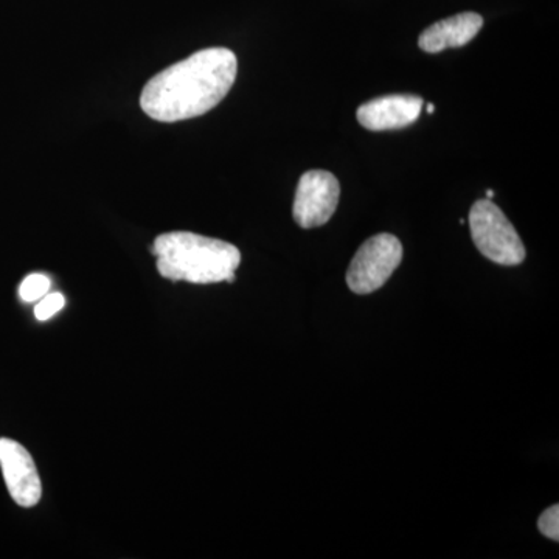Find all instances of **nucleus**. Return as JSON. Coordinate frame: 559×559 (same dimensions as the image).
<instances>
[{"label":"nucleus","mask_w":559,"mask_h":559,"mask_svg":"<svg viewBox=\"0 0 559 559\" xmlns=\"http://www.w3.org/2000/svg\"><path fill=\"white\" fill-rule=\"evenodd\" d=\"M484 17L477 13H460L436 22L419 35L418 46L428 53H440L448 49L466 46L479 35Z\"/></svg>","instance_id":"8"},{"label":"nucleus","mask_w":559,"mask_h":559,"mask_svg":"<svg viewBox=\"0 0 559 559\" xmlns=\"http://www.w3.org/2000/svg\"><path fill=\"white\" fill-rule=\"evenodd\" d=\"M157 271L173 282L193 285L234 282L241 252L230 242L191 231H168L154 241Z\"/></svg>","instance_id":"2"},{"label":"nucleus","mask_w":559,"mask_h":559,"mask_svg":"<svg viewBox=\"0 0 559 559\" xmlns=\"http://www.w3.org/2000/svg\"><path fill=\"white\" fill-rule=\"evenodd\" d=\"M66 299L61 293H47L43 299L36 301L35 316L40 322H46L64 308Z\"/></svg>","instance_id":"10"},{"label":"nucleus","mask_w":559,"mask_h":559,"mask_svg":"<svg viewBox=\"0 0 559 559\" xmlns=\"http://www.w3.org/2000/svg\"><path fill=\"white\" fill-rule=\"evenodd\" d=\"M341 186L330 171L305 173L297 186L293 215L301 229H312L329 223L340 204Z\"/></svg>","instance_id":"5"},{"label":"nucleus","mask_w":559,"mask_h":559,"mask_svg":"<svg viewBox=\"0 0 559 559\" xmlns=\"http://www.w3.org/2000/svg\"><path fill=\"white\" fill-rule=\"evenodd\" d=\"M423 98L412 94H393L359 106L358 121L369 131L403 130L418 120Z\"/></svg>","instance_id":"7"},{"label":"nucleus","mask_w":559,"mask_h":559,"mask_svg":"<svg viewBox=\"0 0 559 559\" xmlns=\"http://www.w3.org/2000/svg\"><path fill=\"white\" fill-rule=\"evenodd\" d=\"M403 260L399 238L380 234L360 246L347 271L348 288L359 296L374 293L385 285Z\"/></svg>","instance_id":"4"},{"label":"nucleus","mask_w":559,"mask_h":559,"mask_svg":"<svg viewBox=\"0 0 559 559\" xmlns=\"http://www.w3.org/2000/svg\"><path fill=\"white\" fill-rule=\"evenodd\" d=\"M234 51L213 47L176 62L143 87L140 106L162 123L197 119L219 105L237 80Z\"/></svg>","instance_id":"1"},{"label":"nucleus","mask_w":559,"mask_h":559,"mask_svg":"<svg viewBox=\"0 0 559 559\" xmlns=\"http://www.w3.org/2000/svg\"><path fill=\"white\" fill-rule=\"evenodd\" d=\"M487 198H488V200H492V198H495V191L488 190L487 191Z\"/></svg>","instance_id":"12"},{"label":"nucleus","mask_w":559,"mask_h":559,"mask_svg":"<svg viewBox=\"0 0 559 559\" xmlns=\"http://www.w3.org/2000/svg\"><path fill=\"white\" fill-rule=\"evenodd\" d=\"M433 110H436V106H433V105H429V106H428V112H429V114H432V112H433Z\"/></svg>","instance_id":"13"},{"label":"nucleus","mask_w":559,"mask_h":559,"mask_svg":"<svg viewBox=\"0 0 559 559\" xmlns=\"http://www.w3.org/2000/svg\"><path fill=\"white\" fill-rule=\"evenodd\" d=\"M539 532L551 540L559 539V507L554 506L544 511L538 520Z\"/></svg>","instance_id":"11"},{"label":"nucleus","mask_w":559,"mask_h":559,"mask_svg":"<svg viewBox=\"0 0 559 559\" xmlns=\"http://www.w3.org/2000/svg\"><path fill=\"white\" fill-rule=\"evenodd\" d=\"M469 229L476 248L492 263L518 266L525 260L524 242L495 202L481 200L473 205Z\"/></svg>","instance_id":"3"},{"label":"nucleus","mask_w":559,"mask_h":559,"mask_svg":"<svg viewBox=\"0 0 559 559\" xmlns=\"http://www.w3.org/2000/svg\"><path fill=\"white\" fill-rule=\"evenodd\" d=\"M0 468L11 499L22 507L32 509L43 498V484L35 460L21 443L0 439Z\"/></svg>","instance_id":"6"},{"label":"nucleus","mask_w":559,"mask_h":559,"mask_svg":"<svg viewBox=\"0 0 559 559\" xmlns=\"http://www.w3.org/2000/svg\"><path fill=\"white\" fill-rule=\"evenodd\" d=\"M50 278L43 274H31L20 286V297L25 304H35L50 290Z\"/></svg>","instance_id":"9"}]
</instances>
